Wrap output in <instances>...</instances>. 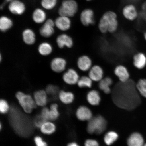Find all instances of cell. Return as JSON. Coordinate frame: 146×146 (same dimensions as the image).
<instances>
[{
  "label": "cell",
  "mask_w": 146,
  "mask_h": 146,
  "mask_svg": "<svg viewBox=\"0 0 146 146\" xmlns=\"http://www.w3.org/2000/svg\"><path fill=\"white\" fill-rule=\"evenodd\" d=\"M55 27L53 20L52 19H47L40 28V34L43 37L50 38L54 34Z\"/></svg>",
  "instance_id": "5"
},
{
  "label": "cell",
  "mask_w": 146,
  "mask_h": 146,
  "mask_svg": "<svg viewBox=\"0 0 146 146\" xmlns=\"http://www.w3.org/2000/svg\"><path fill=\"white\" fill-rule=\"evenodd\" d=\"M80 19L84 26L87 27L94 24L95 21L94 11L90 9H84L80 14Z\"/></svg>",
  "instance_id": "7"
},
{
  "label": "cell",
  "mask_w": 146,
  "mask_h": 146,
  "mask_svg": "<svg viewBox=\"0 0 146 146\" xmlns=\"http://www.w3.org/2000/svg\"><path fill=\"white\" fill-rule=\"evenodd\" d=\"M5 1L7 2L10 3L11 2L13 1V0H5Z\"/></svg>",
  "instance_id": "41"
},
{
  "label": "cell",
  "mask_w": 146,
  "mask_h": 146,
  "mask_svg": "<svg viewBox=\"0 0 146 146\" xmlns=\"http://www.w3.org/2000/svg\"><path fill=\"white\" fill-rule=\"evenodd\" d=\"M58 87L52 85H49L46 87V91L47 94L50 95L54 96L57 94L58 92Z\"/></svg>",
  "instance_id": "34"
},
{
  "label": "cell",
  "mask_w": 146,
  "mask_h": 146,
  "mask_svg": "<svg viewBox=\"0 0 146 146\" xmlns=\"http://www.w3.org/2000/svg\"><path fill=\"white\" fill-rule=\"evenodd\" d=\"M41 132L45 134H51L56 130L54 124L51 122L46 121L40 127Z\"/></svg>",
  "instance_id": "30"
},
{
  "label": "cell",
  "mask_w": 146,
  "mask_h": 146,
  "mask_svg": "<svg viewBox=\"0 0 146 146\" xmlns=\"http://www.w3.org/2000/svg\"><path fill=\"white\" fill-rule=\"evenodd\" d=\"M66 61L63 58L57 57L52 60L50 64L52 70L56 73H61L65 70L66 67Z\"/></svg>",
  "instance_id": "15"
},
{
  "label": "cell",
  "mask_w": 146,
  "mask_h": 146,
  "mask_svg": "<svg viewBox=\"0 0 146 146\" xmlns=\"http://www.w3.org/2000/svg\"><path fill=\"white\" fill-rule=\"evenodd\" d=\"M76 115L78 119L81 121H89L92 118V113L88 107L81 106L76 111Z\"/></svg>",
  "instance_id": "17"
},
{
  "label": "cell",
  "mask_w": 146,
  "mask_h": 146,
  "mask_svg": "<svg viewBox=\"0 0 146 146\" xmlns=\"http://www.w3.org/2000/svg\"><path fill=\"white\" fill-rule=\"evenodd\" d=\"M67 146H79L78 144L76 143V142H72L68 144Z\"/></svg>",
  "instance_id": "39"
},
{
  "label": "cell",
  "mask_w": 146,
  "mask_h": 146,
  "mask_svg": "<svg viewBox=\"0 0 146 146\" xmlns=\"http://www.w3.org/2000/svg\"><path fill=\"white\" fill-rule=\"evenodd\" d=\"M88 76L93 82H99L104 77L103 69L100 65H93L88 72Z\"/></svg>",
  "instance_id": "10"
},
{
  "label": "cell",
  "mask_w": 146,
  "mask_h": 146,
  "mask_svg": "<svg viewBox=\"0 0 146 146\" xmlns=\"http://www.w3.org/2000/svg\"><path fill=\"white\" fill-rule=\"evenodd\" d=\"M78 5L75 0H64L58 9V13L60 16L69 18L74 17L77 12Z\"/></svg>",
  "instance_id": "3"
},
{
  "label": "cell",
  "mask_w": 146,
  "mask_h": 146,
  "mask_svg": "<svg viewBox=\"0 0 146 146\" xmlns=\"http://www.w3.org/2000/svg\"><path fill=\"white\" fill-rule=\"evenodd\" d=\"M34 141L36 146H47V143L39 136L36 137L34 138Z\"/></svg>",
  "instance_id": "36"
},
{
  "label": "cell",
  "mask_w": 146,
  "mask_h": 146,
  "mask_svg": "<svg viewBox=\"0 0 146 146\" xmlns=\"http://www.w3.org/2000/svg\"><path fill=\"white\" fill-rule=\"evenodd\" d=\"M114 74L121 83H125L129 80L130 73L125 66L119 65L115 67Z\"/></svg>",
  "instance_id": "6"
},
{
  "label": "cell",
  "mask_w": 146,
  "mask_h": 146,
  "mask_svg": "<svg viewBox=\"0 0 146 146\" xmlns=\"http://www.w3.org/2000/svg\"><path fill=\"white\" fill-rule=\"evenodd\" d=\"M122 13L124 17L129 21H133L138 16V12L135 6L132 4H129L124 7Z\"/></svg>",
  "instance_id": "13"
},
{
  "label": "cell",
  "mask_w": 146,
  "mask_h": 146,
  "mask_svg": "<svg viewBox=\"0 0 146 146\" xmlns=\"http://www.w3.org/2000/svg\"><path fill=\"white\" fill-rule=\"evenodd\" d=\"M78 69L84 72H88L92 66V61L89 56L86 55L80 56L77 61Z\"/></svg>",
  "instance_id": "12"
},
{
  "label": "cell",
  "mask_w": 146,
  "mask_h": 146,
  "mask_svg": "<svg viewBox=\"0 0 146 146\" xmlns=\"http://www.w3.org/2000/svg\"><path fill=\"white\" fill-rule=\"evenodd\" d=\"M117 15L112 11H108L102 16L98 24V28L102 33H114L117 30L118 22Z\"/></svg>",
  "instance_id": "1"
},
{
  "label": "cell",
  "mask_w": 146,
  "mask_h": 146,
  "mask_svg": "<svg viewBox=\"0 0 146 146\" xmlns=\"http://www.w3.org/2000/svg\"><path fill=\"white\" fill-rule=\"evenodd\" d=\"M13 22L11 19L7 16H3L0 18V30L2 32H7L11 28Z\"/></svg>",
  "instance_id": "25"
},
{
  "label": "cell",
  "mask_w": 146,
  "mask_h": 146,
  "mask_svg": "<svg viewBox=\"0 0 146 146\" xmlns=\"http://www.w3.org/2000/svg\"><path fill=\"white\" fill-rule=\"evenodd\" d=\"M80 77L76 70L74 69L70 68L63 74V79L67 84L73 85L77 84Z\"/></svg>",
  "instance_id": "9"
},
{
  "label": "cell",
  "mask_w": 146,
  "mask_h": 146,
  "mask_svg": "<svg viewBox=\"0 0 146 146\" xmlns=\"http://www.w3.org/2000/svg\"><path fill=\"white\" fill-rule=\"evenodd\" d=\"M58 108L57 104H53L50 106V120H56L59 117V113Z\"/></svg>",
  "instance_id": "32"
},
{
  "label": "cell",
  "mask_w": 146,
  "mask_h": 146,
  "mask_svg": "<svg viewBox=\"0 0 146 146\" xmlns=\"http://www.w3.org/2000/svg\"><path fill=\"white\" fill-rule=\"evenodd\" d=\"M22 38L23 42L27 45H32L36 41L35 33L31 29L27 28L23 30Z\"/></svg>",
  "instance_id": "23"
},
{
  "label": "cell",
  "mask_w": 146,
  "mask_h": 146,
  "mask_svg": "<svg viewBox=\"0 0 146 146\" xmlns=\"http://www.w3.org/2000/svg\"><path fill=\"white\" fill-rule=\"evenodd\" d=\"M93 82L88 76H83L80 77L77 85L80 88H90L92 86Z\"/></svg>",
  "instance_id": "26"
},
{
  "label": "cell",
  "mask_w": 146,
  "mask_h": 146,
  "mask_svg": "<svg viewBox=\"0 0 146 146\" xmlns=\"http://www.w3.org/2000/svg\"><path fill=\"white\" fill-rule=\"evenodd\" d=\"M16 97L24 111L27 113H30L36 107V105L34 98L30 95L19 91L16 93Z\"/></svg>",
  "instance_id": "4"
},
{
  "label": "cell",
  "mask_w": 146,
  "mask_h": 146,
  "mask_svg": "<svg viewBox=\"0 0 146 146\" xmlns=\"http://www.w3.org/2000/svg\"><path fill=\"white\" fill-rule=\"evenodd\" d=\"M143 146H146V143L145 144V145H144Z\"/></svg>",
  "instance_id": "43"
},
{
  "label": "cell",
  "mask_w": 146,
  "mask_h": 146,
  "mask_svg": "<svg viewBox=\"0 0 146 146\" xmlns=\"http://www.w3.org/2000/svg\"><path fill=\"white\" fill-rule=\"evenodd\" d=\"M133 1H138V0H133Z\"/></svg>",
  "instance_id": "44"
},
{
  "label": "cell",
  "mask_w": 146,
  "mask_h": 146,
  "mask_svg": "<svg viewBox=\"0 0 146 146\" xmlns=\"http://www.w3.org/2000/svg\"><path fill=\"white\" fill-rule=\"evenodd\" d=\"M58 0H41V4L42 7L47 10H52L56 6Z\"/></svg>",
  "instance_id": "31"
},
{
  "label": "cell",
  "mask_w": 146,
  "mask_h": 146,
  "mask_svg": "<svg viewBox=\"0 0 146 146\" xmlns=\"http://www.w3.org/2000/svg\"><path fill=\"white\" fill-rule=\"evenodd\" d=\"M85 146H99V143L96 140L93 139H88L85 141Z\"/></svg>",
  "instance_id": "38"
},
{
  "label": "cell",
  "mask_w": 146,
  "mask_h": 146,
  "mask_svg": "<svg viewBox=\"0 0 146 146\" xmlns=\"http://www.w3.org/2000/svg\"><path fill=\"white\" fill-rule=\"evenodd\" d=\"M52 51V46L49 43L44 42L40 44L38 47V52L43 56L49 55Z\"/></svg>",
  "instance_id": "27"
},
{
  "label": "cell",
  "mask_w": 146,
  "mask_h": 146,
  "mask_svg": "<svg viewBox=\"0 0 146 146\" xmlns=\"http://www.w3.org/2000/svg\"><path fill=\"white\" fill-rule=\"evenodd\" d=\"M86 98L88 103L94 106L99 105L101 100L99 91L95 89L89 91L87 93Z\"/></svg>",
  "instance_id": "18"
},
{
  "label": "cell",
  "mask_w": 146,
  "mask_h": 146,
  "mask_svg": "<svg viewBox=\"0 0 146 146\" xmlns=\"http://www.w3.org/2000/svg\"><path fill=\"white\" fill-rule=\"evenodd\" d=\"M58 95L60 100L66 104L72 103L74 99V94L70 91L62 90L59 92Z\"/></svg>",
  "instance_id": "24"
},
{
  "label": "cell",
  "mask_w": 146,
  "mask_h": 146,
  "mask_svg": "<svg viewBox=\"0 0 146 146\" xmlns=\"http://www.w3.org/2000/svg\"><path fill=\"white\" fill-rule=\"evenodd\" d=\"M47 15L43 9L37 8L33 12L32 18L35 23L38 24L44 23L47 19Z\"/></svg>",
  "instance_id": "19"
},
{
  "label": "cell",
  "mask_w": 146,
  "mask_h": 146,
  "mask_svg": "<svg viewBox=\"0 0 146 146\" xmlns=\"http://www.w3.org/2000/svg\"><path fill=\"white\" fill-rule=\"evenodd\" d=\"M118 138L117 133L114 131L108 132L104 137V141L108 145H110L114 143Z\"/></svg>",
  "instance_id": "29"
},
{
  "label": "cell",
  "mask_w": 146,
  "mask_h": 146,
  "mask_svg": "<svg viewBox=\"0 0 146 146\" xmlns=\"http://www.w3.org/2000/svg\"><path fill=\"white\" fill-rule=\"evenodd\" d=\"M56 43L60 48L66 47L71 48L73 46L74 41L70 36L66 34H62L58 36L56 39Z\"/></svg>",
  "instance_id": "14"
},
{
  "label": "cell",
  "mask_w": 146,
  "mask_h": 146,
  "mask_svg": "<svg viewBox=\"0 0 146 146\" xmlns=\"http://www.w3.org/2000/svg\"><path fill=\"white\" fill-rule=\"evenodd\" d=\"M9 107L6 100L1 99L0 100V112L2 114L6 113L9 110Z\"/></svg>",
  "instance_id": "33"
},
{
  "label": "cell",
  "mask_w": 146,
  "mask_h": 146,
  "mask_svg": "<svg viewBox=\"0 0 146 146\" xmlns=\"http://www.w3.org/2000/svg\"><path fill=\"white\" fill-rule=\"evenodd\" d=\"M133 64L137 69L142 70L146 66V55L143 52L137 53L133 57Z\"/></svg>",
  "instance_id": "16"
},
{
  "label": "cell",
  "mask_w": 146,
  "mask_h": 146,
  "mask_svg": "<svg viewBox=\"0 0 146 146\" xmlns=\"http://www.w3.org/2000/svg\"><path fill=\"white\" fill-rule=\"evenodd\" d=\"M98 83V87L100 90L105 94H110L111 92V87L113 84L112 78L109 76L104 77Z\"/></svg>",
  "instance_id": "20"
},
{
  "label": "cell",
  "mask_w": 146,
  "mask_h": 146,
  "mask_svg": "<svg viewBox=\"0 0 146 146\" xmlns=\"http://www.w3.org/2000/svg\"><path fill=\"white\" fill-rule=\"evenodd\" d=\"M86 1H92L93 0H86Z\"/></svg>",
  "instance_id": "42"
},
{
  "label": "cell",
  "mask_w": 146,
  "mask_h": 146,
  "mask_svg": "<svg viewBox=\"0 0 146 146\" xmlns=\"http://www.w3.org/2000/svg\"><path fill=\"white\" fill-rule=\"evenodd\" d=\"M136 87L140 95L146 98V78H142L139 80L136 84Z\"/></svg>",
  "instance_id": "28"
},
{
  "label": "cell",
  "mask_w": 146,
  "mask_h": 146,
  "mask_svg": "<svg viewBox=\"0 0 146 146\" xmlns=\"http://www.w3.org/2000/svg\"><path fill=\"white\" fill-rule=\"evenodd\" d=\"M47 120L41 115L38 116L35 120L34 123L36 127H40Z\"/></svg>",
  "instance_id": "35"
},
{
  "label": "cell",
  "mask_w": 146,
  "mask_h": 146,
  "mask_svg": "<svg viewBox=\"0 0 146 146\" xmlns=\"http://www.w3.org/2000/svg\"><path fill=\"white\" fill-rule=\"evenodd\" d=\"M106 126L107 122L103 117L97 116L89 120L87 131L90 134H101L105 131Z\"/></svg>",
  "instance_id": "2"
},
{
  "label": "cell",
  "mask_w": 146,
  "mask_h": 146,
  "mask_svg": "<svg viewBox=\"0 0 146 146\" xmlns=\"http://www.w3.org/2000/svg\"><path fill=\"white\" fill-rule=\"evenodd\" d=\"M127 144L128 146H143L144 140L143 137L139 133H133L128 139Z\"/></svg>",
  "instance_id": "21"
},
{
  "label": "cell",
  "mask_w": 146,
  "mask_h": 146,
  "mask_svg": "<svg viewBox=\"0 0 146 146\" xmlns=\"http://www.w3.org/2000/svg\"><path fill=\"white\" fill-rule=\"evenodd\" d=\"M47 93L46 91L40 90L36 91L34 94V99L36 105L44 106L47 101Z\"/></svg>",
  "instance_id": "22"
},
{
  "label": "cell",
  "mask_w": 146,
  "mask_h": 146,
  "mask_svg": "<svg viewBox=\"0 0 146 146\" xmlns=\"http://www.w3.org/2000/svg\"><path fill=\"white\" fill-rule=\"evenodd\" d=\"M70 18L59 15L54 21L55 25L59 30L66 31L70 28L72 25Z\"/></svg>",
  "instance_id": "11"
},
{
  "label": "cell",
  "mask_w": 146,
  "mask_h": 146,
  "mask_svg": "<svg viewBox=\"0 0 146 146\" xmlns=\"http://www.w3.org/2000/svg\"><path fill=\"white\" fill-rule=\"evenodd\" d=\"M8 9L11 13L15 15H21L25 12L26 7L20 0H13L9 3Z\"/></svg>",
  "instance_id": "8"
},
{
  "label": "cell",
  "mask_w": 146,
  "mask_h": 146,
  "mask_svg": "<svg viewBox=\"0 0 146 146\" xmlns=\"http://www.w3.org/2000/svg\"><path fill=\"white\" fill-rule=\"evenodd\" d=\"M42 116L46 120H50V109L44 107L42 110Z\"/></svg>",
  "instance_id": "37"
},
{
  "label": "cell",
  "mask_w": 146,
  "mask_h": 146,
  "mask_svg": "<svg viewBox=\"0 0 146 146\" xmlns=\"http://www.w3.org/2000/svg\"><path fill=\"white\" fill-rule=\"evenodd\" d=\"M144 37L145 38V41H146V31L145 33L144 34Z\"/></svg>",
  "instance_id": "40"
}]
</instances>
